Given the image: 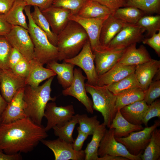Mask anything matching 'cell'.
I'll return each instance as SVG.
<instances>
[{"mask_svg": "<svg viewBox=\"0 0 160 160\" xmlns=\"http://www.w3.org/2000/svg\"><path fill=\"white\" fill-rule=\"evenodd\" d=\"M41 11L47 20L52 32L56 35L63 30L70 20L68 17L71 12L67 9L52 5Z\"/></svg>", "mask_w": 160, "mask_h": 160, "instance_id": "ac0fdd59", "label": "cell"}, {"mask_svg": "<svg viewBox=\"0 0 160 160\" xmlns=\"http://www.w3.org/2000/svg\"><path fill=\"white\" fill-rule=\"evenodd\" d=\"M2 70L0 68V76L1 74Z\"/></svg>", "mask_w": 160, "mask_h": 160, "instance_id": "11a10c76", "label": "cell"}, {"mask_svg": "<svg viewBox=\"0 0 160 160\" xmlns=\"http://www.w3.org/2000/svg\"><path fill=\"white\" fill-rule=\"evenodd\" d=\"M114 128L106 130L102 138L98 150V155L101 157L105 155L117 156L126 158L129 160H141L140 155H132L122 143L116 140L114 135Z\"/></svg>", "mask_w": 160, "mask_h": 160, "instance_id": "30bf717a", "label": "cell"}, {"mask_svg": "<svg viewBox=\"0 0 160 160\" xmlns=\"http://www.w3.org/2000/svg\"><path fill=\"white\" fill-rule=\"evenodd\" d=\"M145 91L141 88H137L127 90L116 95L115 108L120 110L127 105L144 100Z\"/></svg>", "mask_w": 160, "mask_h": 160, "instance_id": "f546056e", "label": "cell"}, {"mask_svg": "<svg viewBox=\"0 0 160 160\" xmlns=\"http://www.w3.org/2000/svg\"><path fill=\"white\" fill-rule=\"evenodd\" d=\"M12 26L5 20L4 15H0V36H5L11 30Z\"/></svg>", "mask_w": 160, "mask_h": 160, "instance_id": "681fc988", "label": "cell"}, {"mask_svg": "<svg viewBox=\"0 0 160 160\" xmlns=\"http://www.w3.org/2000/svg\"><path fill=\"white\" fill-rule=\"evenodd\" d=\"M125 23L110 14L104 21L100 36L101 45L108 46L116 35L121 30Z\"/></svg>", "mask_w": 160, "mask_h": 160, "instance_id": "cb8c5ba5", "label": "cell"}, {"mask_svg": "<svg viewBox=\"0 0 160 160\" xmlns=\"http://www.w3.org/2000/svg\"><path fill=\"white\" fill-rule=\"evenodd\" d=\"M137 25L147 31L146 36L151 37L160 30V16L145 15L138 21Z\"/></svg>", "mask_w": 160, "mask_h": 160, "instance_id": "8d00e7d4", "label": "cell"}, {"mask_svg": "<svg viewBox=\"0 0 160 160\" xmlns=\"http://www.w3.org/2000/svg\"><path fill=\"white\" fill-rule=\"evenodd\" d=\"M104 123L100 124L96 128L90 142L84 150L85 160H98V150L101 141L106 130Z\"/></svg>", "mask_w": 160, "mask_h": 160, "instance_id": "f1b7e54d", "label": "cell"}, {"mask_svg": "<svg viewBox=\"0 0 160 160\" xmlns=\"http://www.w3.org/2000/svg\"><path fill=\"white\" fill-rule=\"evenodd\" d=\"M29 63V72L25 79L26 85L37 87L43 81L56 75L54 71L44 67L43 65L33 59Z\"/></svg>", "mask_w": 160, "mask_h": 160, "instance_id": "7402d4cb", "label": "cell"}, {"mask_svg": "<svg viewBox=\"0 0 160 160\" xmlns=\"http://www.w3.org/2000/svg\"><path fill=\"white\" fill-rule=\"evenodd\" d=\"M94 58L95 55L89 39L80 52L76 56L63 61L79 67L86 74L87 79L86 83L96 85L98 76L94 65Z\"/></svg>", "mask_w": 160, "mask_h": 160, "instance_id": "52a82bcc", "label": "cell"}, {"mask_svg": "<svg viewBox=\"0 0 160 160\" xmlns=\"http://www.w3.org/2000/svg\"><path fill=\"white\" fill-rule=\"evenodd\" d=\"M57 37L56 47L60 61L76 56L89 39L88 35L82 27L71 20Z\"/></svg>", "mask_w": 160, "mask_h": 160, "instance_id": "3957f363", "label": "cell"}, {"mask_svg": "<svg viewBox=\"0 0 160 160\" xmlns=\"http://www.w3.org/2000/svg\"><path fill=\"white\" fill-rule=\"evenodd\" d=\"M136 44H132L125 48L118 63L127 65H136L152 59L144 45L142 44L137 48Z\"/></svg>", "mask_w": 160, "mask_h": 160, "instance_id": "ffe728a7", "label": "cell"}, {"mask_svg": "<svg viewBox=\"0 0 160 160\" xmlns=\"http://www.w3.org/2000/svg\"><path fill=\"white\" fill-rule=\"evenodd\" d=\"M54 76L48 80L42 85L33 87L26 85L24 88L23 100L24 111L26 117L35 123L41 125L46 106L48 102H55L56 97L50 94L51 85Z\"/></svg>", "mask_w": 160, "mask_h": 160, "instance_id": "7a4b0ae2", "label": "cell"}, {"mask_svg": "<svg viewBox=\"0 0 160 160\" xmlns=\"http://www.w3.org/2000/svg\"><path fill=\"white\" fill-rule=\"evenodd\" d=\"M33 7V11L31 12V16L33 22L46 33L50 43L56 47L57 43V35L52 32L47 20L39 7L35 6Z\"/></svg>", "mask_w": 160, "mask_h": 160, "instance_id": "d6a6232c", "label": "cell"}, {"mask_svg": "<svg viewBox=\"0 0 160 160\" xmlns=\"http://www.w3.org/2000/svg\"><path fill=\"white\" fill-rule=\"evenodd\" d=\"M73 79L70 86L62 91L63 95L71 96L76 98L85 107L87 111L93 113L92 101L87 96L84 81L87 77L84 76L80 68L73 70Z\"/></svg>", "mask_w": 160, "mask_h": 160, "instance_id": "7c38bea8", "label": "cell"}, {"mask_svg": "<svg viewBox=\"0 0 160 160\" xmlns=\"http://www.w3.org/2000/svg\"><path fill=\"white\" fill-rule=\"evenodd\" d=\"M157 117L160 118V100H155L149 105L148 108L143 119V124L148 127V122L153 118Z\"/></svg>", "mask_w": 160, "mask_h": 160, "instance_id": "b9f144b4", "label": "cell"}, {"mask_svg": "<svg viewBox=\"0 0 160 160\" xmlns=\"http://www.w3.org/2000/svg\"><path fill=\"white\" fill-rule=\"evenodd\" d=\"M142 42L147 44L154 50L159 57L160 56V30L158 33L153 34L151 37L144 38Z\"/></svg>", "mask_w": 160, "mask_h": 160, "instance_id": "f6af8a7d", "label": "cell"}, {"mask_svg": "<svg viewBox=\"0 0 160 160\" xmlns=\"http://www.w3.org/2000/svg\"><path fill=\"white\" fill-rule=\"evenodd\" d=\"M44 145L52 151L55 160H82L84 159V150L77 151L73 148L72 143L59 138L54 140L41 141Z\"/></svg>", "mask_w": 160, "mask_h": 160, "instance_id": "5bb4252c", "label": "cell"}, {"mask_svg": "<svg viewBox=\"0 0 160 160\" xmlns=\"http://www.w3.org/2000/svg\"><path fill=\"white\" fill-rule=\"evenodd\" d=\"M106 86L115 95L132 89L141 88L134 73L119 81Z\"/></svg>", "mask_w": 160, "mask_h": 160, "instance_id": "836d02e7", "label": "cell"}, {"mask_svg": "<svg viewBox=\"0 0 160 160\" xmlns=\"http://www.w3.org/2000/svg\"><path fill=\"white\" fill-rule=\"evenodd\" d=\"M75 66L70 63H59L54 61L47 64L46 67L56 73L58 82L64 89L69 87L73 81Z\"/></svg>", "mask_w": 160, "mask_h": 160, "instance_id": "d4e9b609", "label": "cell"}, {"mask_svg": "<svg viewBox=\"0 0 160 160\" xmlns=\"http://www.w3.org/2000/svg\"><path fill=\"white\" fill-rule=\"evenodd\" d=\"M126 7L137 8L145 15L160 13V0H125L124 7Z\"/></svg>", "mask_w": 160, "mask_h": 160, "instance_id": "e575fe53", "label": "cell"}, {"mask_svg": "<svg viewBox=\"0 0 160 160\" xmlns=\"http://www.w3.org/2000/svg\"><path fill=\"white\" fill-rule=\"evenodd\" d=\"M160 61L152 59L136 65L134 72L141 88L145 91L156 73L160 71Z\"/></svg>", "mask_w": 160, "mask_h": 160, "instance_id": "d6986e66", "label": "cell"}, {"mask_svg": "<svg viewBox=\"0 0 160 160\" xmlns=\"http://www.w3.org/2000/svg\"><path fill=\"white\" fill-rule=\"evenodd\" d=\"M148 106L143 100L125 106L120 110L123 116L130 123L135 125H141Z\"/></svg>", "mask_w": 160, "mask_h": 160, "instance_id": "603a6c76", "label": "cell"}, {"mask_svg": "<svg viewBox=\"0 0 160 160\" xmlns=\"http://www.w3.org/2000/svg\"><path fill=\"white\" fill-rule=\"evenodd\" d=\"M125 49H116L101 45L96 48L93 52L96 71L98 76L118 63Z\"/></svg>", "mask_w": 160, "mask_h": 160, "instance_id": "9c48e42d", "label": "cell"}, {"mask_svg": "<svg viewBox=\"0 0 160 160\" xmlns=\"http://www.w3.org/2000/svg\"><path fill=\"white\" fill-rule=\"evenodd\" d=\"M136 65H127L117 63L105 73L98 76L96 85L107 86L134 73Z\"/></svg>", "mask_w": 160, "mask_h": 160, "instance_id": "44dd1931", "label": "cell"}, {"mask_svg": "<svg viewBox=\"0 0 160 160\" xmlns=\"http://www.w3.org/2000/svg\"><path fill=\"white\" fill-rule=\"evenodd\" d=\"M140 157L142 160H160V129L156 128L152 132L150 142Z\"/></svg>", "mask_w": 160, "mask_h": 160, "instance_id": "1f68e13d", "label": "cell"}, {"mask_svg": "<svg viewBox=\"0 0 160 160\" xmlns=\"http://www.w3.org/2000/svg\"><path fill=\"white\" fill-rule=\"evenodd\" d=\"M79 127L77 128L89 135H92L97 127L100 124L96 115L89 117L86 114H78Z\"/></svg>", "mask_w": 160, "mask_h": 160, "instance_id": "74e56055", "label": "cell"}, {"mask_svg": "<svg viewBox=\"0 0 160 160\" xmlns=\"http://www.w3.org/2000/svg\"><path fill=\"white\" fill-rule=\"evenodd\" d=\"M85 88L87 92L92 96L93 109L101 113L104 123L109 128L117 111L115 108L116 95L106 86H99L86 83Z\"/></svg>", "mask_w": 160, "mask_h": 160, "instance_id": "5b68a950", "label": "cell"}, {"mask_svg": "<svg viewBox=\"0 0 160 160\" xmlns=\"http://www.w3.org/2000/svg\"><path fill=\"white\" fill-rule=\"evenodd\" d=\"M145 31L143 28L137 24L125 23L108 46L116 49H124L132 44L142 42Z\"/></svg>", "mask_w": 160, "mask_h": 160, "instance_id": "8fae6325", "label": "cell"}, {"mask_svg": "<svg viewBox=\"0 0 160 160\" xmlns=\"http://www.w3.org/2000/svg\"><path fill=\"white\" fill-rule=\"evenodd\" d=\"M160 125V121L157 120L150 127H146L143 129L133 132L127 137H115L118 142L123 144L132 155L137 156L143 153L148 145L152 132Z\"/></svg>", "mask_w": 160, "mask_h": 160, "instance_id": "8992f818", "label": "cell"}, {"mask_svg": "<svg viewBox=\"0 0 160 160\" xmlns=\"http://www.w3.org/2000/svg\"><path fill=\"white\" fill-rule=\"evenodd\" d=\"M24 57L17 50L13 47L9 58L8 69L12 70L14 66Z\"/></svg>", "mask_w": 160, "mask_h": 160, "instance_id": "bcb514c9", "label": "cell"}, {"mask_svg": "<svg viewBox=\"0 0 160 160\" xmlns=\"http://www.w3.org/2000/svg\"><path fill=\"white\" fill-rule=\"evenodd\" d=\"M111 14L121 22L131 24H137L139 20L145 15L142 10L132 7L120 8Z\"/></svg>", "mask_w": 160, "mask_h": 160, "instance_id": "4dcf8cb0", "label": "cell"}, {"mask_svg": "<svg viewBox=\"0 0 160 160\" xmlns=\"http://www.w3.org/2000/svg\"><path fill=\"white\" fill-rule=\"evenodd\" d=\"M77 123L78 114H76L65 124L54 127L52 129L54 134L59 138L72 143L74 140L73 137V131Z\"/></svg>", "mask_w": 160, "mask_h": 160, "instance_id": "d590c367", "label": "cell"}, {"mask_svg": "<svg viewBox=\"0 0 160 160\" xmlns=\"http://www.w3.org/2000/svg\"><path fill=\"white\" fill-rule=\"evenodd\" d=\"M31 7L26 6L24 10L28 19V30L34 46L33 59L43 65L54 61H57V48L50 43L46 33L33 22L31 16Z\"/></svg>", "mask_w": 160, "mask_h": 160, "instance_id": "277c9868", "label": "cell"}, {"mask_svg": "<svg viewBox=\"0 0 160 160\" xmlns=\"http://www.w3.org/2000/svg\"><path fill=\"white\" fill-rule=\"evenodd\" d=\"M26 85L25 79L9 69L2 70L0 76V91L7 103L19 89Z\"/></svg>", "mask_w": 160, "mask_h": 160, "instance_id": "9a60e30c", "label": "cell"}, {"mask_svg": "<svg viewBox=\"0 0 160 160\" xmlns=\"http://www.w3.org/2000/svg\"><path fill=\"white\" fill-rule=\"evenodd\" d=\"M160 96V81H152L145 91L144 100L149 105Z\"/></svg>", "mask_w": 160, "mask_h": 160, "instance_id": "60d3db41", "label": "cell"}, {"mask_svg": "<svg viewBox=\"0 0 160 160\" xmlns=\"http://www.w3.org/2000/svg\"><path fill=\"white\" fill-rule=\"evenodd\" d=\"M20 153L13 154H8L0 151V160H20L22 157Z\"/></svg>", "mask_w": 160, "mask_h": 160, "instance_id": "816d5d0a", "label": "cell"}, {"mask_svg": "<svg viewBox=\"0 0 160 160\" xmlns=\"http://www.w3.org/2000/svg\"><path fill=\"white\" fill-rule=\"evenodd\" d=\"M142 125L132 124L126 119L121 114L120 110L117 111L109 128H114L115 137H122L128 136L130 133L142 130Z\"/></svg>", "mask_w": 160, "mask_h": 160, "instance_id": "484cf974", "label": "cell"}, {"mask_svg": "<svg viewBox=\"0 0 160 160\" xmlns=\"http://www.w3.org/2000/svg\"><path fill=\"white\" fill-rule=\"evenodd\" d=\"M87 0H54L53 6L69 10L71 14L77 15Z\"/></svg>", "mask_w": 160, "mask_h": 160, "instance_id": "ab89813d", "label": "cell"}, {"mask_svg": "<svg viewBox=\"0 0 160 160\" xmlns=\"http://www.w3.org/2000/svg\"><path fill=\"white\" fill-rule=\"evenodd\" d=\"M29 70V61L24 57L14 66L11 71L25 79L28 75Z\"/></svg>", "mask_w": 160, "mask_h": 160, "instance_id": "7bdbcfd3", "label": "cell"}, {"mask_svg": "<svg viewBox=\"0 0 160 160\" xmlns=\"http://www.w3.org/2000/svg\"><path fill=\"white\" fill-rule=\"evenodd\" d=\"M27 4L24 0H16L7 14L4 15L6 21L12 26H19L28 29L23 11Z\"/></svg>", "mask_w": 160, "mask_h": 160, "instance_id": "4316f807", "label": "cell"}, {"mask_svg": "<svg viewBox=\"0 0 160 160\" xmlns=\"http://www.w3.org/2000/svg\"><path fill=\"white\" fill-rule=\"evenodd\" d=\"M13 47L5 36H0V68L8 69V61Z\"/></svg>", "mask_w": 160, "mask_h": 160, "instance_id": "f35d334b", "label": "cell"}, {"mask_svg": "<svg viewBox=\"0 0 160 160\" xmlns=\"http://www.w3.org/2000/svg\"><path fill=\"white\" fill-rule=\"evenodd\" d=\"M27 5L37 6L41 11L52 5L54 0H24Z\"/></svg>", "mask_w": 160, "mask_h": 160, "instance_id": "7dc6e473", "label": "cell"}, {"mask_svg": "<svg viewBox=\"0 0 160 160\" xmlns=\"http://www.w3.org/2000/svg\"><path fill=\"white\" fill-rule=\"evenodd\" d=\"M16 0H0V15H5L11 9Z\"/></svg>", "mask_w": 160, "mask_h": 160, "instance_id": "f907efd6", "label": "cell"}, {"mask_svg": "<svg viewBox=\"0 0 160 160\" xmlns=\"http://www.w3.org/2000/svg\"><path fill=\"white\" fill-rule=\"evenodd\" d=\"M74 114V107L72 105L57 106L55 102L48 103L44 116L47 120L45 130L47 132L56 126L65 124L71 119Z\"/></svg>", "mask_w": 160, "mask_h": 160, "instance_id": "4fadbf2b", "label": "cell"}, {"mask_svg": "<svg viewBox=\"0 0 160 160\" xmlns=\"http://www.w3.org/2000/svg\"><path fill=\"white\" fill-rule=\"evenodd\" d=\"M1 118L0 117V123L1 122Z\"/></svg>", "mask_w": 160, "mask_h": 160, "instance_id": "9f6ffc18", "label": "cell"}, {"mask_svg": "<svg viewBox=\"0 0 160 160\" xmlns=\"http://www.w3.org/2000/svg\"><path fill=\"white\" fill-rule=\"evenodd\" d=\"M98 160H129V159L122 156L105 155L102 157H99Z\"/></svg>", "mask_w": 160, "mask_h": 160, "instance_id": "f5cc1de1", "label": "cell"}, {"mask_svg": "<svg viewBox=\"0 0 160 160\" xmlns=\"http://www.w3.org/2000/svg\"><path fill=\"white\" fill-rule=\"evenodd\" d=\"M5 36L13 47L25 59L30 61L33 59L34 46L28 30L19 26H12Z\"/></svg>", "mask_w": 160, "mask_h": 160, "instance_id": "ba28073f", "label": "cell"}, {"mask_svg": "<svg viewBox=\"0 0 160 160\" xmlns=\"http://www.w3.org/2000/svg\"><path fill=\"white\" fill-rule=\"evenodd\" d=\"M7 104L2 96L0 92V117L7 106Z\"/></svg>", "mask_w": 160, "mask_h": 160, "instance_id": "db71d44e", "label": "cell"}, {"mask_svg": "<svg viewBox=\"0 0 160 160\" xmlns=\"http://www.w3.org/2000/svg\"><path fill=\"white\" fill-rule=\"evenodd\" d=\"M111 13L110 10L105 6L96 1L87 0L77 15L83 18H93L105 17Z\"/></svg>", "mask_w": 160, "mask_h": 160, "instance_id": "83f0119b", "label": "cell"}, {"mask_svg": "<svg viewBox=\"0 0 160 160\" xmlns=\"http://www.w3.org/2000/svg\"><path fill=\"white\" fill-rule=\"evenodd\" d=\"M48 136L44 127L28 117L9 123H0V151L8 154L33 151Z\"/></svg>", "mask_w": 160, "mask_h": 160, "instance_id": "6da1fadb", "label": "cell"}, {"mask_svg": "<svg viewBox=\"0 0 160 160\" xmlns=\"http://www.w3.org/2000/svg\"><path fill=\"white\" fill-rule=\"evenodd\" d=\"M77 130L78 135L76 139L74 140L72 143V146L74 150L79 151L82 150L84 143L89 135L78 129H77Z\"/></svg>", "mask_w": 160, "mask_h": 160, "instance_id": "c3c4849f", "label": "cell"}, {"mask_svg": "<svg viewBox=\"0 0 160 160\" xmlns=\"http://www.w3.org/2000/svg\"><path fill=\"white\" fill-rule=\"evenodd\" d=\"M24 88L19 89L8 103L1 116V122L9 123L26 117L23 100Z\"/></svg>", "mask_w": 160, "mask_h": 160, "instance_id": "e0dca14e", "label": "cell"}, {"mask_svg": "<svg viewBox=\"0 0 160 160\" xmlns=\"http://www.w3.org/2000/svg\"><path fill=\"white\" fill-rule=\"evenodd\" d=\"M97 2L108 8L111 14H113L118 8L124 6L125 0H91Z\"/></svg>", "mask_w": 160, "mask_h": 160, "instance_id": "ee69618b", "label": "cell"}, {"mask_svg": "<svg viewBox=\"0 0 160 160\" xmlns=\"http://www.w3.org/2000/svg\"><path fill=\"white\" fill-rule=\"evenodd\" d=\"M108 16L103 17L87 18L71 13L68 18L70 20L77 22L84 28L88 35L93 52L96 48L100 45V36L101 30L104 21Z\"/></svg>", "mask_w": 160, "mask_h": 160, "instance_id": "2e32d148", "label": "cell"}]
</instances>
